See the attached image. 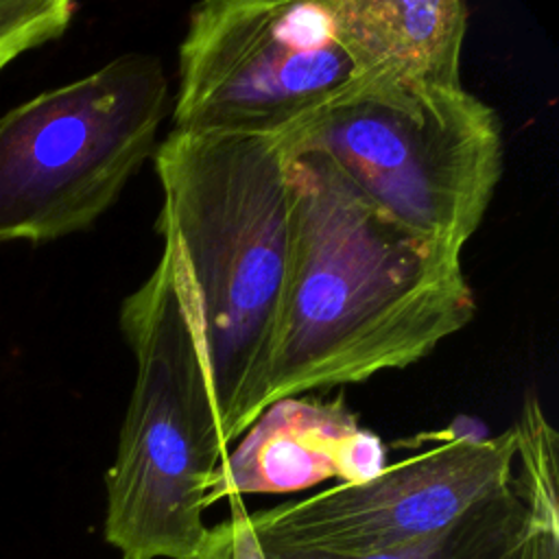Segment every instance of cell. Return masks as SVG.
Segmentation results:
<instances>
[{
  "label": "cell",
  "instance_id": "cell-1",
  "mask_svg": "<svg viewBox=\"0 0 559 559\" xmlns=\"http://www.w3.org/2000/svg\"><path fill=\"white\" fill-rule=\"evenodd\" d=\"M295 249L264 408L404 369L476 314L461 249L391 221L325 157H288Z\"/></svg>",
  "mask_w": 559,
  "mask_h": 559
},
{
  "label": "cell",
  "instance_id": "cell-2",
  "mask_svg": "<svg viewBox=\"0 0 559 559\" xmlns=\"http://www.w3.org/2000/svg\"><path fill=\"white\" fill-rule=\"evenodd\" d=\"M164 205L201 321L216 419L229 448L264 411L271 345L295 249L282 140L170 131L153 151Z\"/></svg>",
  "mask_w": 559,
  "mask_h": 559
},
{
  "label": "cell",
  "instance_id": "cell-3",
  "mask_svg": "<svg viewBox=\"0 0 559 559\" xmlns=\"http://www.w3.org/2000/svg\"><path fill=\"white\" fill-rule=\"evenodd\" d=\"M135 360L118 450L105 474V539L122 559H194L205 496L227 454L197 299L173 240L120 306Z\"/></svg>",
  "mask_w": 559,
  "mask_h": 559
},
{
  "label": "cell",
  "instance_id": "cell-4",
  "mask_svg": "<svg viewBox=\"0 0 559 559\" xmlns=\"http://www.w3.org/2000/svg\"><path fill=\"white\" fill-rule=\"evenodd\" d=\"M391 221L456 249L480 227L504 168L502 122L461 87L367 79L290 135Z\"/></svg>",
  "mask_w": 559,
  "mask_h": 559
},
{
  "label": "cell",
  "instance_id": "cell-5",
  "mask_svg": "<svg viewBox=\"0 0 559 559\" xmlns=\"http://www.w3.org/2000/svg\"><path fill=\"white\" fill-rule=\"evenodd\" d=\"M168 81L127 52L0 116V242L90 229L153 155Z\"/></svg>",
  "mask_w": 559,
  "mask_h": 559
},
{
  "label": "cell",
  "instance_id": "cell-6",
  "mask_svg": "<svg viewBox=\"0 0 559 559\" xmlns=\"http://www.w3.org/2000/svg\"><path fill=\"white\" fill-rule=\"evenodd\" d=\"M362 81L330 0L201 2L179 44L173 129L282 140Z\"/></svg>",
  "mask_w": 559,
  "mask_h": 559
},
{
  "label": "cell",
  "instance_id": "cell-7",
  "mask_svg": "<svg viewBox=\"0 0 559 559\" xmlns=\"http://www.w3.org/2000/svg\"><path fill=\"white\" fill-rule=\"evenodd\" d=\"M513 428L496 437H450L362 483H336L306 498L247 511L264 555L365 557L432 537L507 489Z\"/></svg>",
  "mask_w": 559,
  "mask_h": 559
},
{
  "label": "cell",
  "instance_id": "cell-8",
  "mask_svg": "<svg viewBox=\"0 0 559 559\" xmlns=\"http://www.w3.org/2000/svg\"><path fill=\"white\" fill-rule=\"evenodd\" d=\"M386 467V448L338 397L295 395L266 406L214 472L205 509L249 493H290L323 480L362 483Z\"/></svg>",
  "mask_w": 559,
  "mask_h": 559
},
{
  "label": "cell",
  "instance_id": "cell-9",
  "mask_svg": "<svg viewBox=\"0 0 559 559\" xmlns=\"http://www.w3.org/2000/svg\"><path fill=\"white\" fill-rule=\"evenodd\" d=\"M338 37L367 79L461 87L469 9L461 0H330Z\"/></svg>",
  "mask_w": 559,
  "mask_h": 559
},
{
  "label": "cell",
  "instance_id": "cell-10",
  "mask_svg": "<svg viewBox=\"0 0 559 559\" xmlns=\"http://www.w3.org/2000/svg\"><path fill=\"white\" fill-rule=\"evenodd\" d=\"M515 432V474L520 476L528 513L515 542L500 559H559V463L557 432L537 400H528L511 426Z\"/></svg>",
  "mask_w": 559,
  "mask_h": 559
},
{
  "label": "cell",
  "instance_id": "cell-11",
  "mask_svg": "<svg viewBox=\"0 0 559 559\" xmlns=\"http://www.w3.org/2000/svg\"><path fill=\"white\" fill-rule=\"evenodd\" d=\"M528 513L526 491L515 474L507 489L467 511L445 531L400 546L395 550L365 557L330 555H264V559H500L520 535Z\"/></svg>",
  "mask_w": 559,
  "mask_h": 559
},
{
  "label": "cell",
  "instance_id": "cell-12",
  "mask_svg": "<svg viewBox=\"0 0 559 559\" xmlns=\"http://www.w3.org/2000/svg\"><path fill=\"white\" fill-rule=\"evenodd\" d=\"M79 4L70 0H0V70L20 55L59 39Z\"/></svg>",
  "mask_w": 559,
  "mask_h": 559
},
{
  "label": "cell",
  "instance_id": "cell-13",
  "mask_svg": "<svg viewBox=\"0 0 559 559\" xmlns=\"http://www.w3.org/2000/svg\"><path fill=\"white\" fill-rule=\"evenodd\" d=\"M227 520L207 528L205 542L194 559H264L249 524L247 509L240 498H231Z\"/></svg>",
  "mask_w": 559,
  "mask_h": 559
}]
</instances>
